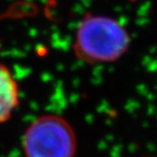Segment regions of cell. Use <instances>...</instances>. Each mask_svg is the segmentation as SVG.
I'll return each mask as SVG.
<instances>
[{
	"label": "cell",
	"instance_id": "cell-1",
	"mask_svg": "<svg viewBox=\"0 0 157 157\" xmlns=\"http://www.w3.org/2000/svg\"><path fill=\"white\" fill-rule=\"evenodd\" d=\"M128 45V34L118 21L101 15H88L78 28L75 50L86 61L108 62L121 57Z\"/></svg>",
	"mask_w": 157,
	"mask_h": 157
},
{
	"label": "cell",
	"instance_id": "cell-2",
	"mask_svg": "<svg viewBox=\"0 0 157 157\" xmlns=\"http://www.w3.org/2000/svg\"><path fill=\"white\" fill-rule=\"evenodd\" d=\"M26 157H75L77 137L63 117L42 115L32 122L23 138Z\"/></svg>",
	"mask_w": 157,
	"mask_h": 157
},
{
	"label": "cell",
	"instance_id": "cell-3",
	"mask_svg": "<svg viewBox=\"0 0 157 157\" xmlns=\"http://www.w3.org/2000/svg\"><path fill=\"white\" fill-rule=\"evenodd\" d=\"M17 105V84L8 68L0 64V124L10 118Z\"/></svg>",
	"mask_w": 157,
	"mask_h": 157
}]
</instances>
